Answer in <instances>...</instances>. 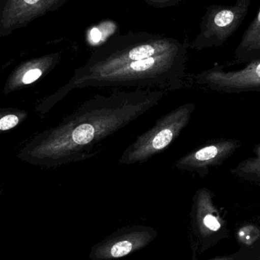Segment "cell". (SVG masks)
<instances>
[{"instance_id": "8992f818", "label": "cell", "mask_w": 260, "mask_h": 260, "mask_svg": "<svg viewBox=\"0 0 260 260\" xmlns=\"http://www.w3.org/2000/svg\"><path fill=\"white\" fill-rule=\"evenodd\" d=\"M253 152L255 157L241 160L230 171L242 180L260 185V143L253 148Z\"/></svg>"}, {"instance_id": "4fadbf2b", "label": "cell", "mask_w": 260, "mask_h": 260, "mask_svg": "<svg viewBox=\"0 0 260 260\" xmlns=\"http://www.w3.org/2000/svg\"><path fill=\"white\" fill-rule=\"evenodd\" d=\"M24 1L26 3H27V4L33 5L38 3L39 0H24Z\"/></svg>"}, {"instance_id": "52a82bcc", "label": "cell", "mask_w": 260, "mask_h": 260, "mask_svg": "<svg viewBox=\"0 0 260 260\" xmlns=\"http://www.w3.org/2000/svg\"><path fill=\"white\" fill-rule=\"evenodd\" d=\"M95 129L90 124H82L75 129L73 133V139L76 143L85 145L93 140Z\"/></svg>"}, {"instance_id": "9c48e42d", "label": "cell", "mask_w": 260, "mask_h": 260, "mask_svg": "<svg viewBox=\"0 0 260 260\" xmlns=\"http://www.w3.org/2000/svg\"><path fill=\"white\" fill-rule=\"evenodd\" d=\"M156 59L154 57L147 58L141 60L134 61L131 64V68L135 71H145L155 65Z\"/></svg>"}, {"instance_id": "6da1fadb", "label": "cell", "mask_w": 260, "mask_h": 260, "mask_svg": "<svg viewBox=\"0 0 260 260\" xmlns=\"http://www.w3.org/2000/svg\"><path fill=\"white\" fill-rule=\"evenodd\" d=\"M250 1L237 0L232 6H209L201 18L199 33L189 47L201 50L222 46L242 24L248 14Z\"/></svg>"}, {"instance_id": "3957f363", "label": "cell", "mask_w": 260, "mask_h": 260, "mask_svg": "<svg viewBox=\"0 0 260 260\" xmlns=\"http://www.w3.org/2000/svg\"><path fill=\"white\" fill-rule=\"evenodd\" d=\"M151 228H127L96 244L90 253L93 260H113L125 257L146 247L155 238Z\"/></svg>"}, {"instance_id": "5b68a950", "label": "cell", "mask_w": 260, "mask_h": 260, "mask_svg": "<svg viewBox=\"0 0 260 260\" xmlns=\"http://www.w3.org/2000/svg\"><path fill=\"white\" fill-rule=\"evenodd\" d=\"M235 56L238 62H250L260 57V8L243 35Z\"/></svg>"}, {"instance_id": "7a4b0ae2", "label": "cell", "mask_w": 260, "mask_h": 260, "mask_svg": "<svg viewBox=\"0 0 260 260\" xmlns=\"http://www.w3.org/2000/svg\"><path fill=\"white\" fill-rule=\"evenodd\" d=\"M247 63L242 70L229 72L215 66L197 74L195 82L212 91L226 94L260 91V57Z\"/></svg>"}, {"instance_id": "30bf717a", "label": "cell", "mask_w": 260, "mask_h": 260, "mask_svg": "<svg viewBox=\"0 0 260 260\" xmlns=\"http://www.w3.org/2000/svg\"><path fill=\"white\" fill-rule=\"evenodd\" d=\"M18 123V118L15 115H7L0 120V129L8 130L16 126Z\"/></svg>"}, {"instance_id": "ba28073f", "label": "cell", "mask_w": 260, "mask_h": 260, "mask_svg": "<svg viewBox=\"0 0 260 260\" xmlns=\"http://www.w3.org/2000/svg\"><path fill=\"white\" fill-rule=\"evenodd\" d=\"M155 48L151 45H143L136 47L130 51L129 58L132 60H141L151 57L155 53Z\"/></svg>"}, {"instance_id": "277c9868", "label": "cell", "mask_w": 260, "mask_h": 260, "mask_svg": "<svg viewBox=\"0 0 260 260\" xmlns=\"http://www.w3.org/2000/svg\"><path fill=\"white\" fill-rule=\"evenodd\" d=\"M241 146V142L236 139L212 141L183 156L177 167L183 171L195 173L203 178L209 174L211 168L221 165Z\"/></svg>"}, {"instance_id": "7c38bea8", "label": "cell", "mask_w": 260, "mask_h": 260, "mask_svg": "<svg viewBox=\"0 0 260 260\" xmlns=\"http://www.w3.org/2000/svg\"><path fill=\"white\" fill-rule=\"evenodd\" d=\"M101 38H102V34L99 31V29L93 28L91 30V38L93 42H99Z\"/></svg>"}, {"instance_id": "8fae6325", "label": "cell", "mask_w": 260, "mask_h": 260, "mask_svg": "<svg viewBox=\"0 0 260 260\" xmlns=\"http://www.w3.org/2000/svg\"><path fill=\"white\" fill-rule=\"evenodd\" d=\"M41 74H42V73L38 69L29 70L24 74V77H23V82L24 84L32 83V82L36 81L41 76Z\"/></svg>"}]
</instances>
